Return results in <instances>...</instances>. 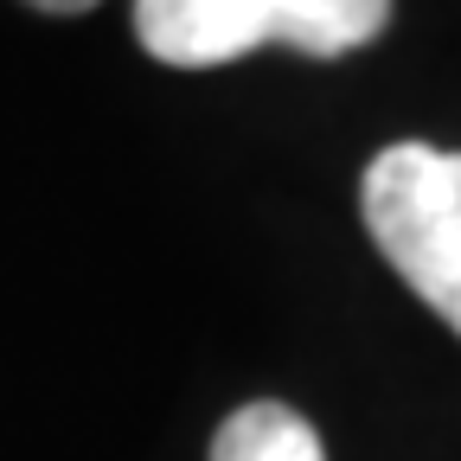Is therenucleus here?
<instances>
[{
  "label": "nucleus",
  "instance_id": "f257e3e1",
  "mask_svg": "<svg viewBox=\"0 0 461 461\" xmlns=\"http://www.w3.org/2000/svg\"><path fill=\"white\" fill-rule=\"evenodd\" d=\"M391 0H135V39L173 71H212L257 45L346 58L384 32Z\"/></svg>",
  "mask_w": 461,
  "mask_h": 461
},
{
  "label": "nucleus",
  "instance_id": "f03ea898",
  "mask_svg": "<svg viewBox=\"0 0 461 461\" xmlns=\"http://www.w3.org/2000/svg\"><path fill=\"white\" fill-rule=\"evenodd\" d=\"M359 212L384 263L461 339V154L429 141L384 148L359 180Z\"/></svg>",
  "mask_w": 461,
  "mask_h": 461
},
{
  "label": "nucleus",
  "instance_id": "7ed1b4c3",
  "mask_svg": "<svg viewBox=\"0 0 461 461\" xmlns=\"http://www.w3.org/2000/svg\"><path fill=\"white\" fill-rule=\"evenodd\" d=\"M212 461H327V448L302 411H288L276 397H257L218 423Z\"/></svg>",
  "mask_w": 461,
  "mask_h": 461
},
{
  "label": "nucleus",
  "instance_id": "20e7f679",
  "mask_svg": "<svg viewBox=\"0 0 461 461\" xmlns=\"http://www.w3.org/2000/svg\"><path fill=\"white\" fill-rule=\"evenodd\" d=\"M26 7H39V14H90L96 0H26Z\"/></svg>",
  "mask_w": 461,
  "mask_h": 461
}]
</instances>
